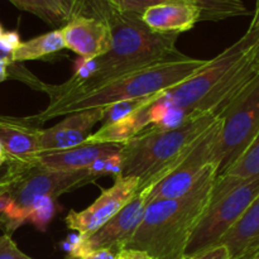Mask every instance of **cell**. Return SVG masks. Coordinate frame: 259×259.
Listing matches in <instances>:
<instances>
[{
  "label": "cell",
  "mask_w": 259,
  "mask_h": 259,
  "mask_svg": "<svg viewBox=\"0 0 259 259\" xmlns=\"http://www.w3.org/2000/svg\"><path fill=\"white\" fill-rule=\"evenodd\" d=\"M5 162H7V157H5V153H4V149H3V146L2 143H0V167H3L5 164Z\"/></svg>",
  "instance_id": "cell-37"
},
{
  "label": "cell",
  "mask_w": 259,
  "mask_h": 259,
  "mask_svg": "<svg viewBox=\"0 0 259 259\" xmlns=\"http://www.w3.org/2000/svg\"><path fill=\"white\" fill-rule=\"evenodd\" d=\"M56 212V200L52 197H40L30 209L27 223L34 225L38 230L45 232Z\"/></svg>",
  "instance_id": "cell-24"
},
{
  "label": "cell",
  "mask_w": 259,
  "mask_h": 259,
  "mask_svg": "<svg viewBox=\"0 0 259 259\" xmlns=\"http://www.w3.org/2000/svg\"><path fill=\"white\" fill-rule=\"evenodd\" d=\"M250 259H259V249L254 253V254L252 255V258H250Z\"/></svg>",
  "instance_id": "cell-39"
},
{
  "label": "cell",
  "mask_w": 259,
  "mask_h": 259,
  "mask_svg": "<svg viewBox=\"0 0 259 259\" xmlns=\"http://www.w3.org/2000/svg\"><path fill=\"white\" fill-rule=\"evenodd\" d=\"M65 48L81 58L101 57L110 50V29L104 19L93 14H78L61 28Z\"/></svg>",
  "instance_id": "cell-13"
},
{
  "label": "cell",
  "mask_w": 259,
  "mask_h": 259,
  "mask_svg": "<svg viewBox=\"0 0 259 259\" xmlns=\"http://www.w3.org/2000/svg\"><path fill=\"white\" fill-rule=\"evenodd\" d=\"M89 168L78 171H56L35 166L12 177L8 187V204L0 219V228L12 235L17 228L27 223L30 209L40 197L57 200L61 195L98 179Z\"/></svg>",
  "instance_id": "cell-6"
},
{
  "label": "cell",
  "mask_w": 259,
  "mask_h": 259,
  "mask_svg": "<svg viewBox=\"0 0 259 259\" xmlns=\"http://www.w3.org/2000/svg\"><path fill=\"white\" fill-rule=\"evenodd\" d=\"M182 255H184V252H176V253H172V254L166 255V257L159 258V259H181Z\"/></svg>",
  "instance_id": "cell-36"
},
{
  "label": "cell",
  "mask_w": 259,
  "mask_h": 259,
  "mask_svg": "<svg viewBox=\"0 0 259 259\" xmlns=\"http://www.w3.org/2000/svg\"><path fill=\"white\" fill-rule=\"evenodd\" d=\"M222 131L214 163L218 176L244 153L259 133V75L220 114Z\"/></svg>",
  "instance_id": "cell-8"
},
{
  "label": "cell",
  "mask_w": 259,
  "mask_h": 259,
  "mask_svg": "<svg viewBox=\"0 0 259 259\" xmlns=\"http://www.w3.org/2000/svg\"><path fill=\"white\" fill-rule=\"evenodd\" d=\"M40 129L27 118L0 115V143L4 149L8 179L38 166L42 154Z\"/></svg>",
  "instance_id": "cell-12"
},
{
  "label": "cell",
  "mask_w": 259,
  "mask_h": 259,
  "mask_svg": "<svg viewBox=\"0 0 259 259\" xmlns=\"http://www.w3.org/2000/svg\"><path fill=\"white\" fill-rule=\"evenodd\" d=\"M20 35L17 30H10V32H4V34L0 37V45L9 52H14L20 46Z\"/></svg>",
  "instance_id": "cell-27"
},
{
  "label": "cell",
  "mask_w": 259,
  "mask_h": 259,
  "mask_svg": "<svg viewBox=\"0 0 259 259\" xmlns=\"http://www.w3.org/2000/svg\"><path fill=\"white\" fill-rule=\"evenodd\" d=\"M0 259H32L22 252L12 239V235H0Z\"/></svg>",
  "instance_id": "cell-25"
},
{
  "label": "cell",
  "mask_w": 259,
  "mask_h": 259,
  "mask_svg": "<svg viewBox=\"0 0 259 259\" xmlns=\"http://www.w3.org/2000/svg\"><path fill=\"white\" fill-rule=\"evenodd\" d=\"M8 169H7V166L5 167H0V184H3V182L8 181Z\"/></svg>",
  "instance_id": "cell-35"
},
{
  "label": "cell",
  "mask_w": 259,
  "mask_h": 259,
  "mask_svg": "<svg viewBox=\"0 0 259 259\" xmlns=\"http://www.w3.org/2000/svg\"><path fill=\"white\" fill-rule=\"evenodd\" d=\"M118 252L119 250L115 248H108V249L96 250V252L90 253L81 259H115Z\"/></svg>",
  "instance_id": "cell-29"
},
{
  "label": "cell",
  "mask_w": 259,
  "mask_h": 259,
  "mask_svg": "<svg viewBox=\"0 0 259 259\" xmlns=\"http://www.w3.org/2000/svg\"><path fill=\"white\" fill-rule=\"evenodd\" d=\"M141 18L154 32L180 35L201 22L202 12L189 3H166L148 8Z\"/></svg>",
  "instance_id": "cell-16"
},
{
  "label": "cell",
  "mask_w": 259,
  "mask_h": 259,
  "mask_svg": "<svg viewBox=\"0 0 259 259\" xmlns=\"http://www.w3.org/2000/svg\"><path fill=\"white\" fill-rule=\"evenodd\" d=\"M219 244L227 247L230 259L254 253L259 249V194L237 224L222 238Z\"/></svg>",
  "instance_id": "cell-18"
},
{
  "label": "cell",
  "mask_w": 259,
  "mask_h": 259,
  "mask_svg": "<svg viewBox=\"0 0 259 259\" xmlns=\"http://www.w3.org/2000/svg\"><path fill=\"white\" fill-rule=\"evenodd\" d=\"M113 5L121 12L142 14L148 8L166 3H189L202 12V20L220 22L235 17L250 15V10L242 0H100Z\"/></svg>",
  "instance_id": "cell-15"
},
{
  "label": "cell",
  "mask_w": 259,
  "mask_h": 259,
  "mask_svg": "<svg viewBox=\"0 0 259 259\" xmlns=\"http://www.w3.org/2000/svg\"><path fill=\"white\" fill-rule=\"evenodd\" d=\"M82 13L105 20L110 29V50L98 57L96 72L63 98L88 93L121 76L158 63L187 57L176 47L179 34L154 32L147 27L141 14L121 12L100 0H85Z\"/></svg>",
  "instance_id": "cell-1"
},
{
  "label": "cell",
  "mask_w": 259,
  "mask_h": 259,
  "mask_svg": "<svg viewBox=\"0 0 259 259\" xmlns=\"http://www.w3.org/2000/svg\"><path fill=\"white\" fill-rule=\"evenodd\" d=\"M254 253H255V252H254ZM254 253H249V254L242 255V257H238V258H235V259H250V258H252V255L254 254Z\"/></svg>",
  "instance_id": "cell-38"
},
{
  "label": "cell",
  "mask_w": 259,
  "mask_h": 259,
  "mask_svg": "<svg viewBox=\"0 0 259 259\" xmlns=\"http://www.w3.org/2000/svg\"><path fill=\"white\" fill-rule=\"evenodd\" d=\"M181 259H230V254L225 245L218 244L196 254L182 255Z\"/></svg>",
  "instance_id": "cell-26"
},
{
  "label": "cell",
  "mask_w": 259,
  "mask_h": 259,
  "mask_svg": "<svg viewBox=\"0 0 259 259\" xmlns=\"http://www.w3.org/2000/svg\"><path fill=\"white\" fill-rule=\"evenodd\" d=\"M259 29V0L255 3V10L253 13V19L250 22L249 29L248 30H257Z\"/></svg>",
  "instance_id": "cell-32"
},
{
  "label": "cell",
  "mask_w": 259,
  "mask_h": 259,
  "mask_svg": "<svg viewBox=\"0 0 259 259\" xmlns=\"http://www.w3.org/2000/svg\"><path fill=\"white\" fill-rule=\"evenodd\" d=\"M219 116L191 113L175 128L148 125L121 149L120 177L139 180V192L168 176Z\"/></svg>",
  "instance_id": "cell-4"
},
{
  "label": "cell",
  "mask_w": 259,
  "mask_h": 259,
  "mask_svg": "<svg viewBox=\"0 0 259 259\" xmlns=\"http://www.w3.org/2000/svg\"><path fill=\"white\" fill-rule=\"evenodd\" d=\"M115 259H153L147 252L133 248H123L116 253Z\"/></svg>",
  "instance_id": "cell-28"
},
{
  "label": "cell",
  "mask_w": 259,
  "mask_h": 259,
  "mask_svg": "<svg viewBox=\"0 0 259 259\" xmlns=\"http://www.w3.org/2000/svg\"><path fill=\"white\" fill-rule=\"evenodd\" d=\"M124 144H81L65 151L47 152L39 156L38 164L56 171H78L93 166L99 158L120 153Z\"/></svg>",
  "instance_id": "cell-17"
},
{
  "label": "cell",
  "mask_w": 259,
  "mask_h": 259,
  "mask_svg": "<svg viewBox=\"0 0 259 259\" xmlns=\"http://www.w3.org/2000/svg\"><path fill=\"white\" fill-rule=\"evenodd\" d=\"M12 56H13L12 52L7 51L2 45H0V61H8V62L13 63Z\"/></svg>",
  "instance_id": "cell-34"
},
{
  "label": "cell",
  "mask_w": 259,
  "mask_h": 259,
  "mask_svg": "<svg viewBox=\"0 0 259 259\" xmlns=\"http://www.w3.org/2000/svg\"><path fill=\"white\" fill-rule=\"evenodd\" d=\"M255 34L247 32L239 40L209 60L206 66L179 85L157 94L154 103L191 113L220 114L254 80L259 71L254 58Z\"/></svg>",
  "instance_id": "cell-2"
},
{
  "label": "cell",
  "mask_w": 259,
  "mask_h": 259,
  "mask_svg": "<svg viewBox=\"0 0 259 259\" xmlns=\"http://www.w3.org/2000/svg\"><path fill=\"white\" fill-rule=\"evenodd\" d=\"M65 48L61 29H53L51 32L32 38L27 42L20 43L19 47L13 52V63L34 61L46 56L53 55Z\"/></svg>",
  "instance_id": "cell-21"
},
{
  "label": "cell",
  "mask_w": 259,
  "mask_h": 259,
  "mask_svg": "<svg viewBox=\"0 0 259 259\" xmlns=\"http://www.w3.org/2000/svg\"><path fill=\"white\" fill-rule=\"evenodd\" d=\"M146 205V192H138L132 201L106 224L85 237L78 235L71 242L66 259H81L96 250L108 248H115L118 250L126 248L143 219Z\"/></svg>",
  "instance_id": "cell-10"
},
{
  "label": "cell",
  "mask_w": 259,
  "mask_h": 259,
  "mask_svg": "<svg viewBox=\"0 0 259 259\" xmlns=\"http://www.w3.org/2000/svg\"><path fill=\"white\" fill-rule=\"evenodd\" d=\"M14 63H10L8 61H0V82L7 80L10 76V67Z\"/></svg>",
  "instance_id": "cell-31"
},
{
  "label": "cell",
  "mask_w": 259,
  "mask_h": 259,
  "mask_svg": "<svg viewBox=\"0 0 259 259\" xmlns=\"http://www.w3.org/2000/svg\"><path fill=\"white\" fill-rule=\"evenodd\" d=\"M103 119V108L81 110L68 114L56 125L40 129L39 142L42 153L65 151L81 146L91 134V131Z\"/></svg>",
  "instance_id": "cell-14"
},
{
  "label": "cell",
  "mask_w": 259,
  "mask_h": 259,
  "mask_svg": "<svg viewBox=\"0 0 259 259\" xmlns=\"http://www.w3.org/2000/svg\"><path fill=\"white\" fill-rule=\"evenodd\" d=\"M220 131L222 119L219 116L211 128L200 137L184 161L168 176L157 182L151 189L144 190L147 202L161 199H174L189 192L199 182L207 167L214 163Z\"/></svg>",
  "instance_id": "cell-9"
},
{
  "label": "cell",
  "mask_w": 259,
  "mask_h": 259,
  "mask_svg": "<svg viewBox=\"0 0 259 259\" xmlns=\"http://www.w3.org/2000/svg\"><path fill=\"white\" fill-rule=\"evenodd\" d=\"M8 187H9V180L3 182V184H0V219H2L3 214H4L5 206H7L8 204Z\"/></svg>",
  "instance_id": "cell-30"
},
{
  "label": "cell",
  "mask_w": 259,
  "mask_h": 259,
  "mask_svg": "<svg viewBox=\"0 0 259 259\" xmlns=\"http://www.w3.org/2000/svg\"><path fill=\"white\" fill-rule=\"evenodd\" d=\"M247 32H252L255 34V43H254V58H255V63H257V67L259 71V29L257 30H247Z\"/></svg>",
  "instance_id": "cell-33"
},
{
  "label": "cell",
  "mask_w": 259,
  "mask_h": 259,
  "mask_svg": "<svg viewBox=\"0 0 259 259\" xmlns=\"http://www.w3.org/2000/svg\"><path fill=\"white\" fill-rule=\"evenodd\" d=\"M18 9L39 18L52 27L61 29L71 19L82 14L85 0H8Z\"/></svg>",
  "instance_id": "cell-19"
},
{
  "label": "cell",
  "mask_w": 259,
  "mask_h": 259,
  "mask_svg": "<svg viewBox=\"0 0 259 259\" xmlns=\"http://www.w3.org/2000/svg\"><path fill=\"white\" fill-rule=\"evenodd\" d=\"M220 181H215L209 205L190 235L184 255L196 254L219 244L259 194V179L238 185Z\"/></svg>",
  "instance_id": "cell-7"
},
{
  "label": "cell",
  "mask_w": 259,
  "mask_h": 259,
  "mask_svg": "<svg viewBox=\"0 0 259 259\" xmlns=\"http://www.w3.org/2000/svg\"><path fill=\"white\" fill-rule=\"evenodd\" d=\"M3 34H4V28H3V25L0 24V37H2Z\"/></svg>",
  "instance_id": "cell-40"
},
{
  "label": "cell",
  "mask_w": 259,
  "mask_h": 259,
  "mask_svg": "<svg viewBox=\"0 0 259 259\" xmlns=\"http://www.w3.org/2000/svg\"><path fill=\"white\" fill-rule=\"evenodd\" d=\"M154 100H156V95L148 96V98L134 99V100L119 101V103H114L108 106H104L101 123H103V125H105V124L113 123V121L129 118V116L136 114L141 109L153 104Z\"/></svg>",
  "instance_id": "cell-23"
},
{
  "label": "cell",
  "mask_w": 259,
  "mask_h": 259,
  "mask_svg": "<svg viewBox=\"0 0 259 259\" xmlns=\"http://www.w3.org/2000/svg\"><path fill=\"white\" fill-rule=\"evenodd\" d=\"M218 177L232 185L259 179V133L237 162Z\"/></svg>",
  "instance_id": "cell-22"
},
{
  "label": "cell",
  "mask_w": 259,
  "mask_h": 259,
  "mask_svg": "<svg viewBox=\"0 0 259 259\" xmlns=\"http://www.w3.org/2000/svg\"><path fill=\"white\" fill-rule=\"evenodd\" d=\"M207 62L209 60L186 57L184 60L158 63L121 76L88 93L60 99L51 103L38 115L27 116V119L33 124H42L61 115L157 95L194 76Z\"/></svg>",
  "instance_id": "cell-5"
},
{
  "label": "cell",
  "mask_w": 259,
  "mask_h": 259,
  "mask_svg": "<svg viewBox=\"0 0 259 259\" xmlns=\"http://www.w3.org/2000/svg\"><path fill=\"white\" fill-rule=\"evenodd\" d=\"M148 125H151V119L147 109L143 108L129 118L103 125L90 134L83 144H125Z\"/></svg>",
  "instance_id": "cell-20"
},
{
  "label": "cell",
  "mask_w": 259,
  "mask_h": 259,
  "mask_svg": "<svg viewBox=\"0 0 259 259\" xmlns=\"http://www.w3.org/2000/svg\"><path fill=\"white\" fill-rule=\"evenodd\" d=\"M218 164L211 163L196 185L180 197L147 202L143 219L126 248L141 249L153 259L184 252L185 245L209 205Z\"/></svg>",
  "instance_id": "cell-3"
},
{
  "label": "cell",
  "mask_w": 259,
  "mask_h": 259,
  "mask_svg": "<svg viewBox=\"0 0 259 259\" xmlns=\"http://www.w3.org/2000/svg\"><path fill=\"white\" fill-rule=\"evenodd\" d=\"M138 192V179L116 177L113 186L104 190L94 204L82 211L71 210L65 218L66 225L82 237L91 234L121 211Z\"/></svg>",
  "instance_id": "cell-11"
}]
</instances>
